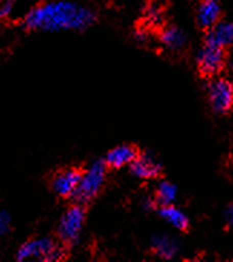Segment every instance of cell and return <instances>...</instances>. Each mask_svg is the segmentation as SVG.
Segmentation results:
<instances>
[{"label": "cell", "mask_w": 233, "mask_h": 262, "mask_svg": "<svg viewBox=\"0 0 233 262\" xmlns=\"http://www.w3.org/2000/svg\"><path fill=\"white\" fill-rule=\"evenodd\" d=\"M146 17H147L148 24H160V22H161V9L158 8V6H150V8L147 9Z\"/></svg>", "instance_id": "16"}, {"label": "cell", "mask_w": 233, "mask_h": 262, "mask_svg": "<svg viewBox=\"0 0 233 262\" xmlns=\"http://www.w3.org/2000/svg\"><path fill=\"white\" fill-rule=\"evenodd\" d=\"M65 252L61 247H58L52 239L42 238L29 241L24 244L17 251V261H26L31 258H38L43 261H61Z\"/></svg>", "instance_id": "3"}, {"label": "cell", "mask_w": 233, "mask_h": 262, "mask_svg": "<svg viewBox=\"0 0 233 262\" xmlns=\"http://www.w3.org/2000/svg\"><path fill=\"white\" fill-rule=\"evenodd\" d=\"M197 65L199 70L202 71L204 75H216L219 71L225 65V54L222 48L206 45L200 49L197 55Z\"/></svg>", "instance_id": "6"}, {"label": "cell", "mask_w": 233, "mask_h": 262, "mask_svg": "<svg viewBox=\"0 0 233 262\" xmlns=\"http://www.w3.org/2000/svg\"><path fill=\"white\" fill-rule=\"evenodd\" d=\"M137 151L132 146L124 144V146H118L115 148H112L111 151H108V155L105 157V163L108 164L109 167L114 169H120L131 164L135 159H137Z\"/></svg>", "instance_id": "11"}, {"label": "cell", "mask_w": 233, "mask_h": 262, "mask_svg": "<svg viewBox=\"0 0 233 262\" xmlns=\"http://www.w3.org/2000/svg\"><path fill=\"white\" fill-rule=\"evenodd\" d=\"M94 22L95 13L91 9L63 0L40 5L25 17L26 28L48 32L84 31Z\"/></svg>", "instance_id": "1"}, {"label": "cell", "mask_w": 233, "mask_h": 262, "mask_svg": "<svg viewBox=\"0 0 233 262\" xmlns=\"http://www.w3.org/2000/svg\"><path fill=\"white\" fill-rule=\"evenodd\" d=\"M160 215H161V217H163L167 224H170L171 226H174L177 229H181V231L186 229L187 225H189L187 216L180 209L173 206V205H166V206H163V208L160 209Z\"/></svg>", "instance_id": "13"}, {"label": "cell", "mask_w": 233, "mask_h": 262, "mask_svg": "<svg viewBox=\"0 0 233 262\" xmlns=\"http://www.w3.org/2000/svg\"><path fill=\"white\" fill-rule=\"evenodd\" d=\"M10 226V215H9L6 210H3L0 213V232L2 233H6Z\"/></svg>", "instance_id": "17"}, {"label": "cell", "mask_w": 233, "mask_h": 262, "mask_svg": "<svg viewBox=\"0 0 233 262\" xmlns=\"http://www.w3.org/2000/svg\"><path fill=\"white\" fill-rule=\"evenodd\" d=\"M84 226V210L81 206H71L61 217L58 235L65 244H75Z\"/></svg>", "instance_id": "5"}, {"label": "cell", "mask_w": 233, "mask_h": 262, "mask_svg": "<svg viewBox=\"0 0 233 262\" xmlns=\"http://www.w3.org/2000/svg\"><path fill=\"white\" fill-rule=\"evenodd\" d=\"M105 164L107 163L97 160L86 169V171L81 178L77 190L72 196L77 203H79V205L86 203L92 198H95L97 193L100 192V189L104 185V180H105Z\"/></svg>", "instance_id": "2"}, {"label": "cell", "mask_w": 233, "mask_h": 262, "mask_svg": "<svg viewBox=\"0 0 233 262\" xmlns=\"http://www.w3.org/2000/svg\"><path fill=\"white\" fill-rule=\"evenodd\" d=\"M210 107L216 113H227L233 107V84L225 78H216L210 81L207 86Z\"/></svg>", "instance_id": "4"}, {"label": "cell", "mask_w": 233, "mask_h": 262, "mask_svg": "<svg viewBox=\"0 0 233 262\" xmlns=\"http://www.w3.org/2000/svg\"><path fill=\"white\" fill-rule=\"evenodd\" d=\"M81 178H82V173L77 169H66L58 173L54 179V190L59 196L62 198H69V196H74V193L77 190L78 185L81 182Z\"/></svg>", "instance_id": "7"}, {"label": "cell", "mask_w": 233, "mask_h": 262, "mask_svg": "<svg viewBox=\"0 0 233 262\" xmlns=\"http://www.w3.org/2000/svg\"><path fill=\"white\" fill-rule=\"evenodd\" d=\"M226 221L229 225H233V203L226 210Z\"/></svg>", "instance_id": "19"}, {"label": "cell", "mask_w": 233, "mask_h": 262, "mask_svg": "<svg viewBox=\"0 0 233 262\" xmlns=\"http://www.w3.org/2000/svg\"><path fill=\"white\" fill-rule=\"evenodd\" d=\"M220 17V3L219 0H203L197 9V22L204 29H210L218 24Z\"/></svg>", "instance_id": "10"}, {"label": "cell", "mask_w": 233, "mask_h": 262, "mask_svg": "<svg viewBox=\"0 0 233 262\" xmlns=\"http://www.w3.org/2000/svg\"><path fill=\"white\" fill-rule=\"evenodd\" d=\"M161 43L170 51H180L186 45V36L180 29L171 26L161 33Z\"/></svg>", "instance_id": "14"}, {"label": "cell", "mask_w": 233, "mask_h": 262, "mask_svg": "<svg viewBox=\"0 0 233 262\" xmlns=\"http://www.w3.org/2000/svg\"><path fill=\"white\" fill-rule=\"evenodd\" d=\"M154 208V203L151 201H144V209H147V210H151V209Z\"/></svg>", "instance_id": "20"}, {"label": "cell", "mask_w": 233, "mask_h": 262, "mask_svg": "<svg viewBox=\"0 0 233 262\" xmlns=\"http://www.w3.org/2000/svg\"><path fill=\"white\" fill-rule=\"evenodd\" d=\"M153 249L154 252L160 258H164V259H171L174 258L177 251H179V244L176 239H173L171 236H167V235H158V236H154L153 238Z\"/></svg>", "instance_id": "12"}, {"label": "cell", "mask_w": 233, "mask_h": 262, "mask_svg": "<svg viewBox=\"0 0 233 262\" xmlns=\"http://www.w3.org/2000/svg\"><path fill=\"white\" fill-rule=\"evenodd\" d=\"M176 196H177V189L170 182H161L160 185L157 186L155 199L160 205H163V206L173 205V202L176 201Z\"/></svg>", "instance_id": "15"}, {"label": "cell", "mask_w": 233, "mask_h": 262, "mask_svg": "<svg viewBox=\"0 0 233 262\" xmlns=\"http://www.w3.org/2000/svg\"><path fill=\"white\" fill-rule=\"evenodd\" d=\"M233 43V24L232 22H220L212 26L206 33V45L216 48L230 47Z\"/></svg>", "instance_id": "8"}, {"label": "cell", "mask_w": 233, "mask_h": 262, "mask_svg": "<svg viewBox=\"0 0 233 262\" xmlns=\"http://www.w3.org/2000/svg\"><path fill=\"white\" fill-rule=\"evenodd\" d=\"M130 169L134 176L140 179H151L155 178L160 170L161 164L155 160V157L150 153H146L143 156H137V159L130 164Z\"/></svg>", "instance_id": "9"}, {"label": "cell", "mask_w": 233, "mask_h": 262, "mask_svg": "<svg viewBox=\"0 0 233 262\" xmlns=\"http://www.w3.org/2000/svg\"><path fill=\"white\" fill-rule=\"evenodd\" d=\"M12 8H13V6H12V2H10V0H6V2L2 5L0 16H2V17H8V16L12 13Z\"/></svg>", "instance_id": "18"}]
</instances>
